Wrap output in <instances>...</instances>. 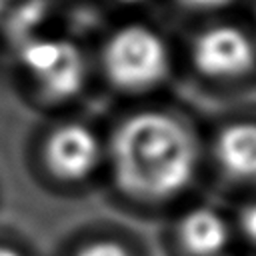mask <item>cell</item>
<instances>
[{"instance_id": "5", "label": "cell", "mask_w": 256, "mask_h": 256, "mask_svg": "<svg viewBox=\"0 0 256 256\" xmlns=\"http://www.w3.org/2000/svg\"><path fill=\"white\" fill-rule=\"evenodd\" d=\"M104 144L96 130L78 120L54 124L42 144V158L50 174L66 182L88 178L102 162Z\"/></svg>"}, {"instance_id": "10", "label": "cell", "mask_w": 256, "mask_h": 256, "mask_svg": "<svg viewBox=\"0 0 256 256\" xmlns=\"http://www.w3.org/2000/svg\"><path fill=\"white\" fill-rule=\"evenodd\" d=\"M180 6L192 12H214L224 6H228L232 0H178Z\"/></svg>"}, {"instance_id": "7", "label": "cell", "mask_w": 256, "mask_h": 256, "mask_svg": "<svg viewBox=\"0 0 256 256\" xmlns=\"http://www.w3.org/2000/svg\"><path fill=\"white\" fill-rule=\"evenodd\" d=\"M178 238L182 248L192 256H216L228 244V226L220 214L200 206L182 216Z\"/></svg>"}, {"instance_id": "2", "label": "cell", "mask_w": 256, "mask_h": 256, "mask_svg": "<svg viewBox=\"0 0 256 256\" xmlns=\"http://www.w3.org/2000/svg\"><path fill=\"white\" fill-rule=\"evenodd\" d=\"M100 68L118 92L144 94L166 82L172 54L166 38L144 22L116 26L102 42Z\"/></svg>"}, {"instance_id": "3", "label": "cell", "mask_w": 256, "mask_h": 256, "mask_svg": "<svg viewBox=\"0 0 256 256\" xmlns=\"http://www.w3.org/2000/svg\"><path fill=\"white\" fill-rule=\"evenodd\" d=\"M18 66L40 100L64 104L76 98L88 78L82 48L62 36H38L18 52Z\"/></svg>"}, {"instance_id": "1", "label": "cell", "mask_w": 256, "mask_h": 256, "mask_svg": "<svg viewBox=\"0 0 256 256\" xmlns=\"http://www.w3.org/2000/svg\"><path fill=\"white\" fill-rule=\"evenodd\" d=\"M116 186L136 198L164 200L182 192L198 168V142L174 112L144 108L126 114L108 140Z\"/></svg>"}, {"instance_id": "11", "label": "cell", "mask_w": 256, "mask_h": 256, "mask_svg": "<svg viewBox=\"0 0 256 256\" xmlns=\"http://www.w3.org/2000/svg\"><path fill=\"white\" fill-rule=\"evenodd\" d=\"M0 256H20V254H16V252H14V250H10V248L0 246Z\"/></svg>"}, {"instance_id": "4", "label": "cell", "mask_w": 256, "mask_h": 256, "mask_svg": "<svg viewBox=\"0 0 256 256\" xmlns=\"http://www.w3.org/2000/svg\"><path fill=\"white\" fill-rule=\"evenodd\" d=\"M190 62L208 80H236L256 64V46L234 24H212L198 30L190 42Z\"/></svg>"}, {"instance_id": "6", "label": "cell", "mask_w": 256, "mask_h": 256, "mask_svg": "<svg viewBox=\"0 0 256 256\" xmlns=\"http://www.w3.org/2000/svg\"><path fill=\"white\" fill-rule=\"evenodd\" d=\"M214 158L234 180L256 182V122H228L214 138Z\"/></svg>"}, {"instance_id": "9", "label": "cell", "mask_w": 256, "mask_h": 256, "mask_svg": "<svg viewBox=\"0 0 256 256\" xmlns=\"http://www.w3.org/2000/svg\"><path fill=\"white\" fill-rule=\"evenodd\" d=\"M240 228H242V232L246 234V238L256 244V198H254L252 202H248V204L242 208V214H240Z\"/></svg>"}, {"instance_id": "8", "label": "cell", "mask_w": 256, "mask_h": 256, "mask_svg": "<svg viewBox=\"0 0 256 256\" xmlns=\"http://www.w3.org/2000/svg\"><path fill=\"white\" fill-rule=\"evenodd\" d=\"M76 256H130L120 244L110 242V240H100L84 246Z\"/></svg>"}]
</instances>
